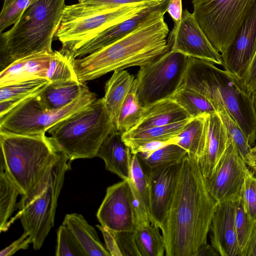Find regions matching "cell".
Returning <instances> with one entry per match:
<instances>
[{"mask_svg": "<svg viewBox=\"0 0 256 256\" xmlns=\"http://www.w3.org/2000/svg\"><path fill=\"white\" fill-rule=\"evenodd\" d=\"M72 58L62 48L54 51L46 76L50 83L80 82L72 64Z\"/></svg>", "mask_w": 256, "mask_h": 256, "instance_id": "34", "label": "cell"}, {"mask_svg": "<svg viewBox=\"0 0 256 256\" xmlns=\"http://www.w3.org/2000/svg\"><path fill=\"white\" fill-rule=\"evenodd\" d=\"M256 51V0L232 42L221 54L225 70L238 79L243 75Z\"/></svg>", "mask_w": 256, "mask_h": 256, "instance_id": "15", "label": "cell"}, {"mask_svg": "<svg viewBox=\"0 0 256 256\" xmlns=\"http://www.w3.org/2000/svg\"><path fill=\"white\" fill-rule=\"evenodd\" d=\"M36 96L26 99L0 117V130L25 135L46 134L54 126L97 98L96 94L87 86L68 105L60 109L50 110L40 104Z\"/></svg>", "mask_w": 256, "mask_h": 256, "instance_id": "9", "label": "cell"}, {"mask_svg": "<svg viewBox=\"0 0 256 256\" xmlns=\"http://www.w3.org/2000/svg\"><path fill=\"white\" fill-rule=\"evenodd\" d=\"M114 129L102 98L62 120L48 132L58 151L72 162L96 157L104 140Z\"/></svg>", "mask_w": 256, "mask_h": 256, "instance_id": "6", "label": "cell"}, {"mask_svg": "<svg viewBox=\"0 0 256 256\" xmlns=\"http://www.w3.org/2000/svg\"><path fill=\"white\" fill-rule=\"evenodd\" d=\"M162 0H78L77 4L66 6L62 20H66L92 16L126 5L152 4Z\"/></svg>", "mask_w": 256, "mask_h": 256, "instance_id": "28", "label": "cell"}, {"mask_svg": "<svg viewBox=\"0 0 256 256\" xmlns=\"http://www.w3.org/2000/svg\"><path fill=\"white\" fill-rule=\"evenodd\" d=\"M189 56L170 50L153 62L140 67L136 77V96L146 107L170 98L181 87Z\"/></svg>", "mask_w": 256, "mask_h": 256, "instance_id": "10", "label": "cell"}, {"mask_svg": "<svg viewBox=\"0 0 256 256\" xmlns=\"http://www.w3.org/2000/svg\"><path fill=\"white\" fill-rule=\"evenodd\" d=\"M0 168L27 194L57 160L58 151L45 134H19L0 130Z\"/></svg>", "mask_w": 256, "mask_h": 256, "instance_id": "5", "label": "cell"}, {"mask_svg": "<svg viewBox=\"0 0 256 256\" xmlns=\"http://www.w3.org/2000/svg\"><path fill=\"white\" fill-rule=\"evenodd\" d=\"M206 140L203 156L198 161L206 178L210 177L224 152L230 135L218 112L205 116Z\"/></svg>", "mask_w": 256, "mask_h": 256, "instance_id": "18", "label": "cell"}, {"mask_svg": "<svg viewBox=\"0 0 256 256\" xmlns=\"http://www.w3.org/2000/svg\"><path fill=\"white\" fill-rule=\"evenodd\" d=\"M238 80L250 96L256 90V51L247 69Z\"/></svg>", "mask_w": 256, "mask_h": 256, "instance_id": "42", "label": "cell"}, {"mask_svg": "<svg viewBox=\"0 0 256 256\" xmlns=\"http://www.w3.org/2000/svg\"><path fill=\"white\" fill-rule=\"evenodd\" d=\"M62 224L70 230L86 256H111L95 228L81 214H66Z\"/></svg>", "mask_w": 256, "mask_h": 256, "instance_id": "23", "label": "cell"}, {"mask_svg": "<svg viewBox=\"0 0 256 256\" xmlns=\"http://www.w3.org/2000/svg\"><path fill=\"white\" fill-rule=\"evenodd\" d=\"M234 225L242 254L248 242L253 224L248 218L240 197L236 201Z\"/></svg>", "mask_w": 256, "mask_h": 256, "instance_id": "40", "label": "cell"}, {"mask_svg": "<svg viewBox=\"0 0 256 256\" xmlns=\"http://www.w3.org/2000/svg\"><path fill=\"white\" fill-rule=\"evenodd\" d=\"M50 83L46 79H36L0 86V116L26 99L38 95Z\"/></svg>", "mask_w": 256, "mask_h": 256, "instance_id": "25", "label": "cell"}, {"mask_svg": "<svg viewBox=\"0 0 256 256\" xmlns=\"http://www.w3.org/2000/svg\"><path fill=\"white\" fill-rule=\"evenodd\" d=\"M70 162L60 152L56 161L40 182L18 203V212L10 221V226L20 219L24 232L28 234L35 250L41 248L54 226L58 201Z\"/></svg>", "mask_w": 256, "mask_h": 256, "instance_id": "7", "label": "cell"}, {"mask_svg": "<svg viewBox=\"0 0 256 256\" xmlns=\"http://www.w3.org/2000/svg\"><path fill=\"white\" fill-rule=\"evenodd\" d=\"M170 50L190 57L222 65V56L212 44L196 22L192 13L182 10L180 20L167 38Z\"/></svg>", "mask_w": 256, "mask_h": 256, "instance_id": "13", "label": "cell"}, {"mask_svg": "<svg viewBox=\"0 0 256 256\" xmlns=\"http://www.w3.org/2000/svg\"><path fill=\"white\" fill-rule=\"evenodd\" d=\"M56 256H86L70 230L62 224L57 231Z\"/></svg>", "mask_w": 256, "mask_h": 256, "instance_id": "37", "label": "cell"}, {"mask_svg": "<svg viewBox=\"0 0 256 256\" xmlns=\"http://www.w3.org/2000/svg\"><path fill=\"white\" fill-rule=\"evenodd\" d=\"M143 166L146 168H154L162 166L180 162L188 154V152L174 144H170L148 155L136 154Z\"/></svg>", "mask_w": 256, "mask_h": 256, "instance_id": "35", "label": "cell"}, {"mask_svg": "<svg viewBox=\"0 0 256 256\" xmlns=\"http://www.w3.org/2000/svg\"><path fill=\"white\" fill-rule=\"evenodd\" d=\"M112 232L122 256H141L136 242L134 232Z\"/></svg>", "mask_w": 256, "mask_h": 256, "instance_id": "41", "label": "cell"}, {"mask_svg": "<svg viewBox=\"0 0 256 256\" xmlns=\"http://www.w3.org/2000/svg\"><path fill=\"white\" fill-rule=\"evenodd\" d=\"M250 98L254 112L256 114V90L253 91L251 94Z\"/></svg>", "mask_w": 256, "mask_h": 256, "instance_id": "50", "label": "cell"}, {"mask_svg": "<svg viewBox=\"0 0 256 256\" xmlns=\"http://www.w3.org/2000/svg\"><path fill=\"white\" fill-rule=\"evenodd\" d=\"M178 164L151 168L144 166L149 185L150 219L151 223L160 228L166 218L176 181Z\"/></svg>", "mask_w": 256, "mask_h": 256, "instance_id": "16", "label": "cell"}, {"mask_svg": "<svg viewBox=\"0 0 256 256\" xmlns=\"http://www.w3.org/2000/svg\"><path fill=\"white\" fill-rule=\"evenodd\" d=\"M38 0H4L0 14V32L14 24L24 10Z\"/></svg>", "mask_w": 256, "mask_h": 256, "instance_id": "39", "label": "cell"}, {"mask_svg": "<svg viewBox=\"0 0 256 256\" xmlns=\"http://www.w3.org/2000/svg\"><path fill=\"white\" fill-rule=\"evenodd\" d=\"M53 53L36 54L14 62L1 70L0 86L33 80L46 79Z\"/></svg>", "mask_w": 256, "mask_h": 256, "instance_id": "20", "label": "cell"}, {"mask_svg": "<svg viewBox=\"0 0 256 256\" xmlns=\"http://www.w3.org/2000/svg\"><path fill=\"white\" fill-rule=\"evenodd\" d=\"M218 205L198 160L187 154L178 164L170 202L160 228L166 256H194L207 243Z\"/></svg>", "mask_w": 256, "mask_h": 256, "instance_id": "1", "label": "cell"}, {"mask_svg": "<svg viewBox=\"0 0 256 256\" xmlns=\"http://www.w3.org/2000/svg\"><path fill=\"white\" fill-rule=\"evenodd\" d=\"M122 134L116 129L113 130L102 142L96 156L104 160L106 170L122 180H128L132 154L124 141Z\"/></svg>", "mask_w": 256, "mask_h": 256, "instance_id": "21", "label": "cell"}, {"mask_svg": "<svg viewBox=\"0 0 256 256\" xmlns=\"http://www.w3.org/2000/svg\"><path fill=\"white\" fill-rule=\"evenodd\" d=\"M236 200L218 204L212 220V245L222 256H241L234 225Z\"/></svg>", "mask_w": 256, "mask_h": 256, "instance_id": "17", "label": "cell"}, {"mask_svg": "<svg viewBox=\"0 0 256 256\" xmlns=\"http://www.w3.org/2000/svg\"><path fill=\"white\" fill-rule=\"evenodd\" d=\"M21 193L6 172L0 170V232H6L10 221L18 208L17 199Z\"/></svg>", "mask_w": 256, "mask_h": 256, "instance_id": "30", "label": "cell"}, {"mask_svg": "<svg viewBox=\"0 0 256 256\" xmlns=\"http://www.w3.org/2000/svg\"><path fill=\"white\" fill-rule=\"evenodd\" d=\"M168 2L162 0L158 8L122 38L85 56L72 58L78 81L84 83L117 70L141 67L168 52L169 30L164 19Z\"/></svg>", "mask_w": 256, "mask_h": 256, "instance_id": "2", "label": "cell"}, {"mask_svg": "<svg viewBox=\"0 0 256 256\" xmlns=\"http://www.w3.org/2000/svg\"><path fill=\"white\" fill-rule=\"evenodd\" d=\"M219 255V254L212 244L206 243L199 248L194 256H216Z\"/></svg>", "mask_w": 256, "mask_h": 256, "instance_id": "48", "label": "cell"}, {"mask_svg": "<svg viewBox=\"0 0 256 256\" xmlns=\"http://www.w3.org/2000/svg\"><path fill=\"white\" fill-rule=\"evenodd\" d=\"M32 244V240L28 234L24 232L16 240L0 252V256H10L20 250H26Z\"/></svg>", "mask_w": 256, "mask_h": 256, "instance_id": "43", "label": "cell"}, {"mask_svg": "<svg viewBox=\"0 0 256 256\" xmlns=\"http://www.w3.org/2000/svg\"><path fill=\"white\" fill-rule=\"evenodd\" d=\"M240 198L250 222H256V173L248 170L243 183Z\"/></svg>", "mask_w": 256, "mask_h": 256, "instance_id": "38", "label": "cell"}, {"mask_svg": "<svg viewBox=\"0 0 256 256\" xmlns=\"http://www.w3.org/2000/svg\"><path fill=\"white\" fill-rule=\"evenodd\" d=\"M65 0H38L9 30L0 32V68L36 54H52V42L60 24Z\"/></svg>", "mask_w": 256, "mask_h": 256, "instance_id": "4", "label": "cell"}, {"mask_svg": "<svg viewBox=\"0 0 256 256\" xmlns=\"http://www.w3.org/2000/svg\"><path fill=\"white\" fill-rule=\"evenodd\" d=\"M212 62L190 57L181 87L208 98L216 110L223 106L241 128L252 146L256 142V114L250 96L238 80Z\"/></svg>", "mask_w": 256, "mask_h": 256, "instance_id": "3", "label": "cell"}, {"mask_svg": "<svg viewBox=\"0 0 256 256\" xmlns=\"http://www.w3.org/2000/svg\"><path fill=\"white\" fill-rule=\"evenodd\" d=\"M254 147L256 148V144L254 145Z\"/></svg>", "mask_w": 256, "mask_h": 256, "instance_id": "51", "label": "cell"}, {"mask_svg": "<svg viewBox=\"0 0 256 256\" xmlns=\"http://www.w3.org/2000/svg\"><path fill=\"white\" fill-rule=\"evenodd\" d=\"M136 78L127 70H117L106 84L103 98L106 109L114 123L129 92L134 84Z\"/></svg>", "mask_w": 256, "mask_h": 256, "instance_id": "24", "label": "cell"}, {"mask_svg": "<svg viewBox=\"0 0 256 256\" xmlns=\"http://www.w3.org/2000/svg\"><path fill=\"white\" fill-rule=\"evenodd\" d=\"M246 164L251 170L256 173V148L252 147Z\"/></svg>", "mask_w": 256, "mask_h": 256, "instance_id": "49", "label": "cell"}, {"mask_svg": "<svg viewBox=\"0 0 256 256\" xmlns=\"http://www.w3.org/2000/svg\"><path fill=\"white\" fill-rule=\"evenodd\" d=\"M158 226L149 224L136 230V242L141 256H163L166 252L164 238Z\"/></svg>", "mask_w": 256, "mask_h": 256, "instance_id": "31", "label": "cell"}, {"mask_svg": "<svg viewBox=\"0 0 256 256\" xmlns=\"http://www.w3.org/2000/svg\"><path fill=\"white\" fill-rule=\"evenodd\" d=\"M248 170L230 136L227 147L213 174L206 178L210 192L218 204L240 197Z\"/></svg>", "mask_w": 256, "mask_h": 256, "instance_id": "12", "label": "cell"}, {"mask_svg": "<svg viewBox=\"0 0 256 256\" xmlns=\"http://www.w3.org/2000/svg\"><path fill=\"white\" fill-rule=\"evenodd\" d=\"M96 218L101 226L113 232H134L136 230L128 180L107 188Z\"/></svg>", "mask_w": 256, "mask_h": 256, "instance_id": "14", "label": "cell"}, {"mask_svg": "<svg viewBox=\"0 0 256 256\" xmlns=\"http://www.w3.org/2000/svg\"><path fill=\"white\" fill-rule=\"evenodd\" d=\"M256 0H192L193 14L220 54L232 42Z\"/></svg>", "mask_w": 256, "mask_h": 256, "instance_id": "8", "label": "cell"}, {"mask_svg": "<svg viewBox=\"0 0 256 256\" xmlns=\"http://www.w3.org/2000/svg\"><path fill=\"white\" fill-rule=\"evenodd\" d=\"M191 118L164 126L131 130L123 133L122 138L130 148L132 154H134L137 148L144 143L153 140H168L176 137Z\"/></svg>", "mask_w": 256, "mask_h": 256, "instance_id": "26", "label": "cell"}, {"mask_svg": "<svg viewBox=\"0 0 256 256\" xmlns=\"http://www.w3.org/2000/svg\"><path fill=\"white\" fill-rule=\"evenodd\" d=\"M217 112L234 141L240 154L246 162L252 146L248 144L244 132L223 106H218Z\"/></svg>", "mask_w": 256, "mask_h": 256, "instance_id": "36", "label": "cell"}, {"mask_svg": "<svg viewBox=\"0 0 256 256\" xmlns=\"http://www.w3.org/2000/svg\"><path fill=\"white\" fill-rule=\"evenodd\" d=\"M161 2L152 4L134 16L105 30L74 52L71 56L73 58H82L124 37L136 28L152 12L158 8Z\"/></svg>", "mask_w": 256, "mask_h": 256, "instance_id": "19", "label": "cell"}, {"mask_svg": "<svg viewBox=\"0 0 256 256\" xmlns=\"http://www.w3.org/2000/svg\"><path fill=\"white\" fill-rule=\"evenodd\" d=\"M182 12V0H168L166 12L172 18L174 22L180 20Z\"/></svg>", "mask_w": 256, "mask_h": 256, "instance_id": "47", "label": "cell"}, {"mask_svg": "<svg viewBox=\"0 0 256 256\" xmlns=\"http://www.w3.org/2000/svg\"><path fill=\"white\" fill-rule=\"evenodd\" d=\"M96 226L101 232L105 242L106 246L111 256H122L112 232L106 227L97 224Z\"/></svg>", "mask_w": 256, "mask_h": 256, "instance_id": "44", "label": "cell"}, {"mask_svg": "<svg viewBox=\"0 0 256 256\" xmlns=\"http://www.w3.org/2000/svg\"><path fill=\"white\" fill-rule=\"evenodd\" d=\"M190 118L182 108L169 98L145 107L142 118L132 130L164 126Z\"/></svg>", "mask_w": 256, "mask_h": 256, "instance_id": "22", "label": "cell"}, {"mask_svg": "<svg viewBox=\"0 0 256 256\" xmlns=\"http://www.w3.org/2000/svg\"><path fill=\"white\" fill-rule=\"evenodd\" d=\"M87 86L80 82L50 83L37 96L40 104L50 110L66 106L78 98Z\"/></svg>", "mask_w": 256, "mask_h": 256, "instance_id": "27", "label": "cell"}, {"mask_svg": "<svg viewBox=\"0 0 256 256\" xmlns=\"http://www.w3.org/2000/svg\"><path fill=\"white\" fill-rule=\"evenodd\" d=\"M144 111V108L140 104L136 96L135 82L126 96L114 122L116 130L123 134L132 130L140 120Z\"/></svg>", "mask_w": 256, "mask_h": 256, "instance_id": "33", "label": "cell"}, {"mask_svg": "<svg viewBox=\"0 0 256 256\" xmlns=\"http://www.w3.org/2000/svg\"><path fill=\"white\" fill-rule=\"evenodd\" d=\"M176 137L168 140H153L144 143L138 146L134 154L148 155L151 152L170 144L176 143Z\"/></svg>", "mask_w": 256, "mask_h": 256, "instance_id": "45", "label": "cell"}, {"mask_svg": "<svg viewBox=\"0 0 256 256\" xmlns=\"http://www.w3.org/2000/svg\"><path fill=\"white\" fill-rule=\"evenodd\" d=\"M242 256H256V222L252 226L248 242L242 250Z\"/></svg>", "mask_w": 256, "mask_h": 256, "instance_id": "46", "label": "cell"}, {"mask_svg": "<svg viewBox=\"0 0 256 256\" xmlns=\"http://www.w3.org/2000/svg\"><path fill=\"white\" fill-rule=\"evenodd\" d=\"M170 98L192 118L217 112L208 98L191 89L180 88Z\"/></svg>", "mask_w": 256, "mask_h": 256, "instance_id": "32", "label": "cell"}, {"mask_svg": "<svg viewBox=\"0 0 256 256\" xmlns=\"http://www.w3.org/2000/svg\"><path fill=\"white\" fill-rule=\"evenodd\" d=\"M206 115L192 118L176 136L175 144L185 149L188 156L198 162L203 156L205 148Z\"/></svg>", "mask_w": 256, "mask_h": 256, "instance_id": "29", "label": "cell"}, {"mask_svg": "<svg viewBox=\"0 0 256 256\" xmlns=\"http://www.w3.org/2000/svg\"><path fill=\"white\" fill-rule=\"evenodd\" d=\"M152 4H130L88 16L62 20L55 36L61 42L62 48L71 56L101 32Z\"/></svg>", "mask_w": 256, "mask_h": 256, "instance_id": "11", "label": "cell"}]
</instances>
